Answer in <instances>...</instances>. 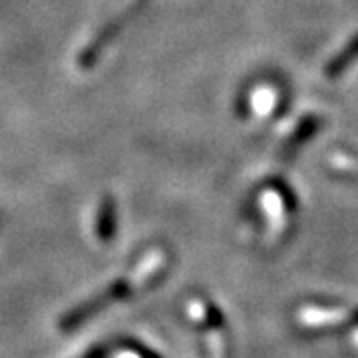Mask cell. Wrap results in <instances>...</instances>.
<instances>
[{"label": "cell", "mask_w": 358, "mask_h": 358, "mask_svg": "<svg viewBox=\"0 0 358 358\" xmlns=\"http://www.w3.org/2000/svg\"><path fill=\"white\" fill-rule=\"evenodd\" d=\"M296 322L307 331H331L346 324L355 327L358 322V308L307 305L296 310Z\"/></svg>", "instance_id": "cell-1"}]
</instances>
